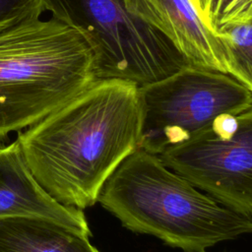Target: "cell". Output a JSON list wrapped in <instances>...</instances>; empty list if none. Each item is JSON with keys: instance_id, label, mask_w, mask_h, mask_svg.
Masks as SVG:
<instances>
[{"instance_id": "6da1fadb", "label": "cell", "mask_w": 252, "mask_h": 252, "mask_svg": "<svg viewBox=\"0 0 252 252\" xmlns=\"http://www.w3.org/2000/svg\"><path fill=\"white\" fill-rule=\"evenodd\" d=\"M139 86L96 79L46 117L19 133L31 172L58 203L92 207L105 181L140 146Z\"/></svg>"}, {"instance_id": "7a4b0ae2", "label": "cell", "mask_w": 252, "mask_h": 252, "mask_svg": "<svg viewBox=\"0 0 252 252\" xmlns=\"http://www.w3.org/2000/svg\"><path fill=\"white\" fill-rule=\"evenodd\" d=\"M97 202L129 230L184 252H206L252 230V220L197 190L159 158L138 148L116 167Z\"/></svg>"}, {"instance_id": "3957f363", "label": "cell", "mask_w": 252, "mask_h": 252, "mask_svg": "<svg viewBox=\"0 0 252 252\" xmlns=\"http://www.w3.org/2000/svg\"><path fill=\"white\" fill-rule=\"evenodd\" d=\"M96 80L94 51L51 17L0 32V140L40 121Z\"/></svg>"}, {"instance_id": "277c9868", "label": "cell", "mask_w": 252, "mask_h": 252, "mask_svg": "<svg viewBox=\"0 0 252 252\" xmlns=\"http://www.w3.org/2000/svg\"><path fill=\"white\" fill-rule=\"evenodd\" d=\"M53 18L80 31L94 55L96 79H120L139 87L188 65L158 30L129 14L122 0H43Z\"/></svg>"}, {"instance_id": "5b68a950", "label": "cell", "mask_w": 252, "mask_h": 252, "mask_svg": "<svg viewBox=\"0 0 252 252\" xmlns=\"http://www.w3.org/2000/svg\"><path fill=\"white\" fill-rule=\"evenodd\" d=\"M139 148L157 156L189 140L220 115L252 110V90L229 75L190 65L139 87Z\"/></svg>"}, {"instance_id": "8992f818", "label": "cell", "mask_w": 252, "mask_h": 252, "mask_svg": "<svg viewBox=\"0 0 252 252\" xmlns=\"http://www.w3.org/2000/svg\"><path fill=\"white\" fill-rule=\"evenodd\" d=\"M161 162L224 207L252 215V110L223 114L158 155Z\"/></svg>"}, {"instance_id": "52a82bcc", "label": "cell", "mask_w": 252, "mask_h": 252, "mask_svg": "<svg viewBox=\"0 0 252 252\" xmlns=\"http://www.w3.org/2000/svg\"><path fill=\"white\" fill-rule=\"evenodd\" d=\"M126 11L162 33L187 64L229 75L244 85L229 47L199 19L188 0H122Z\"/></svg>"}, {"instance_id": "ba28073f", "label": "cell", "mask_w": 252, "mask_h": 252, "mask_svg": "<svg viewBox=\"0 0 252 252\" xmlns=\"http://www.w3.org/2000/svg\"><path fill=\"white\" fill-rule=\"evenodd\" d=\"M12 217L46 219L93 235L82 210L58 203L35 180L17 140L0 147V220Z\"/></svg>"}, {"instance_id": "9c48e42d", "label": "cell", "mask_w": 252, "mask_h": 252, "mask_svg": "<svg viewBox=\"0 0 252 252\" xmlns=\"http://www.w3.org/2000/svg\"><path fill=\"white\" fill-rule=\"evenodd\" d=\"M91 236L41 218L0 220V252H99Z\"/></svg>"}, {"instance_id": "30bf717a", "label": "cell", "mask_w": 252, "mask_h": 252, "mask_svg": "<svg viewBox=\"0 0 252 252\" xmlns=\"http://www.w3.org/2000/svg\"><path fill=\"white\" fill-rule=\"evenodd\" d=\"M199 19L216 35L229 25L252 21V0H188Z\"/></svg>"}, {"instance_id": "8fae6325", "label": "cell", "mask_w": 252, "mask_h": 252, "mask_svg": "<svg viewBox=\"0 0 252 252\" xmlns=\"http://www.w3.org/2000/svg\"><path fill=\"white\" fill-rule=\"evenodd\" d=\"M220 35L229 47L244 86L252 90V21L226 26Z\"/></svg>"}, {"instance_id": "7c38bea8", "label": "cell", "mask_w": 252, "mask_h": 252, "mask_svg": "<svg viewBox=\"0 0 252 252\" xmlns=\"http://www.w3.org/2000/svg\"><path fill=\"white\" fill-rule=\"evenodd\" d=\"M44 11L43 0H0V32L38 20Z\"/></svg>"}]
</instances>
